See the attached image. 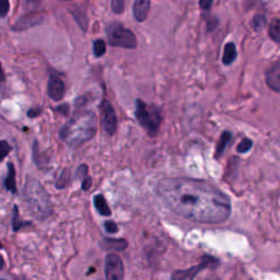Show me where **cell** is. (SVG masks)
I'll return each instance as SVG.
<instances>
[{"instance_id": "obj_1", "label": "cell", "mask_w": 280, "mask_h": 280, "mask_svg": "<svg viewBox=\"0 0 280 280\" xmlns=\"http://www.w3.org/2000/svg\"><path fill=\"white\" fill-rule=\"evenodd\" d=\"M157 192L163 203L184 219L216 224L231 215L230 198L206 181L167 177L159 182Z\"/></svg>"}, {"instance_id": "obj_2", "label": "cell", "mask_w": 280, "mask_h": 280, "mask_svg": "<svg viewBox=\"0 0 280 280\" xmlns=\"http://www.w3.org/2000/svg\"><path fill=\"white\" fill-rule=\"evenodd\" d=\"M96 134V116L88 110H78L59 131V138L70 148H78Z\"/></svg>"}, {"instance_id": "obj_3", "label": "cell", "mask_w": 280, "mask_h": 280, "mask_svg": "<svg viewBox=\"0 0 280 280\" xmlns=\"http://www.w3.org/2000/svg\"><path fill=\"white\" fill-rule=\"evenodd\" d=\"M25 198L32 211L39 217L51 215L52 205L50 197L37 181L29 180L25 185Z\"/></svg>"}, {"instance_id": "obj_4", "label": "cell", "mask_w": 280, "mask_h": 280, "mask_svg": "<svg viewBox=\"0 0 280 280\" xmlns=\"http://www.w3.org/2000/svg\"><path fill=\"white\" fill-rule=\"evenodd\" d=\"M135 114L137 121L149 135L154 136L157 134L161 125L162 116L154 105H148L141 100H137Z\"/></svg>"}, {"instance_id": "obj_5", "label": "cell", "mask_w": 280, "mask_h": 280, "mask_svg": "<svg viewBox=\"0 0 280 280\" xmlns=\"http://www.w3.org/2000/svg\"><path fill=\"white\" fill-rule=\"evenodd\" d=\"M106 35H108L109 44L111 46L135 50L138 45L136 35L130 29H126L118 22H113L108 26Z\"/></svg>"}, {"instance_id": "obj_6", "label": "cell", "mask_w": 280, "mask_h": 280, "mask_svg": "<svg viewBox=\"0 0 280 280\" xmlns=\"http://www.w3.org/2000/svg\"><path fill=\"white\" fill-rule=\"evenodd\" d=\"M218 265V261L215 257H211L209 255L203 256L201 263L198 265L192 266L187 269H180L173 273L171 280H194V278L197 276L199 272L208 267H216Z\"/></svg>"}, {"instance_id": "obj_7", "label": "cell", "mask_w": 280, "mask_h": 280, "mask_svg": "<svg viewBox=\"0 0 280 280\" xmlns=\"http://www.w3.org/2000/svg\"><path fill=\"white\" fill-rule=\"evenodd\" d=\"M106 280H124V265L117 254H109L105 257Z\"/></svg>"}, {"instance_id": "obj_8", "label": "cell", "mask_w": 280, "mask_h": 280, "mask_svg": "<svg viewBox=\"0 0 280 280\" xmlns=\"http://www.w3.org/2000/svg\"><path fill=\"white\" fill-rule=\"evenodd\" d=\"M102 122L105 131L109 135H114L117 130V117L115 110L108 100H104L101 105Z\"/></svg>"}, {"instance_id": "obj_9", "label": "cell", "mask_w": 280, "mask_h": 280, "mask_svg": "<svg viewBox=\"0 0 280 280\" xmlns=\"http://www.w3.org/2000/svg\"><path fill=\"white\" fill-rule=\"evenodd\" d=\"M47 93L52 100L60 101L65 95V83L56 75H51L48 79Z\"/></svg>"}, {"instance_id": "obj_10", "label": "cell", "mask_w": 280, "mask_h": 280, "mask_svg": "<svg viewBox=\"0 0 280 280\" xmlns=\"http://www.w3.org/2000/svg\"><path fill=\"white\" fill-rule=\"evenodd\" d=\"M266 84L272 89L273 91L280 93V63L274 64L267 71L265 75Z\"/></svg>"}, {"instance_id": "obj_11", "label": "cell", "mask_w": 280, "mask_h": 280, "mask_svg": "<svg viewBox=\"0 0 280 280\" xmlns=\"http://www.w3.org/2000/svg\"><path fill=\"white\" fill-rule=\"evenodd\" d=\"M150 11V0H135L132 6L134 18L138 22H144L148 18Z\"/></svg>"}, {"instance_id": "obj_12", "label": "cell", "mask_w": 280, "mask_h": 280, "mask_svg": "<svg viewBox=\"0 0 280 280\" xmlns=\"http://www.w3.org/2000/svg\"><path fill=\"white\" fill-rule=\"evenodd\" d=\"M128 243L124 239H103L101 242V247L109 252H122L127 248Z\"/></svg>"}, {"instance_id": "obj_13", "label": "cell", "mask_w": 280, "mask_h": 280, "mask_svg": "<svg viewBox=\"0 0 280 280\" xmlns=\"http://www.w3.org/2000/svg\"><path fill=\"white\" fill-rule=\"evenodd\" d=\"M42 20H43V18L38 15L24 16L23 18H21L19 21H17V24L13 29L20 30V31L29 29V28H31V26L39 24L42 22Z\"/></svg>"}, {"instance_id": "obj_14", "label": "cell", "mask_w": 280, "mask_h": 280, "mask_svg": "<svg viewBox=\"0 0 280 280\" xmlns=\"http://www.w3.org/2000/svg\"><path fill=\"white\" fill-rule=\"evenodd\" d=\"M238 52L237 47H235V44L230 42L226 43L224 47V55H222V63L224 66H230L233 61L237 59Z\"/></svg>"}, {"instance_id": "obj_15", "label": "cell", "mask_w": 280, "mask_h": 280, "mask_svg": "<svg viewBox=\"0 0 280 280\" xmlns=\"http://www.w3.org/2000/svg\"><path fill=\"white\" fill-rule=\"evenodd\" d=\"M4 186L8 190L12 193H17V185H16V170L12 163L8 164V175L4 180Z\"/></svg>"}, {"instance_id": "obj_16", "label": "cell", "mask_w": 280, "mask_h": 280, "mask_svg": "<svg viewBox=\"0 0 280 280\" xmlns=\"http://www.w3.org/2000/svg\"><path fill=\"white\" fill-rule=\"evenodd\" d=\"M94 206L97 209V211H99L100 215L102 216L109 217L111 216V213H112L111 212L110 207L108 205V203H106L103 195L99 194V195H96V196H94Z\"/></svg>"}, {"instance_id": "obj_17", "label": "cell", "mask_w": 280, "mask_h": 280, "mask_svg": "<svg viewBox=\"0 0 280 280\" xmlns=\"http://www.w3.org/2000/svg\"><path fill=\"white\" fill-rule=\"evenodd\" d=\"M231 138H232V136L229 131H224L221 134V137L219 139V142H218L217 145V148H216V158H220V155L224 152V150L226 148V145L229 144Z\"/></svg>"}, {"instance_id": "obj_18", "label": "cell", "mask_w": 280, "mask_h": 280, "mask_svg": "<svg viewBox=\"0 0 280 280\" xmlns=\"http://www.w3.org/2000/svg\"><path fill=\"white\" fill-rule=\"evenodd\" d=\"M268 35L274 42L280 43V19H274L268 25Z\"/></svg>"}, {"instance_id": "obj_19", "label": "cell", "mask_w": 280, "mask_h": 280, "mask_svg": "<svg viewBox=\"0 0 280 280\" xmlns=\"http://www.w3.org/2000/svg\"><path fill=\"white\" fill-rule=\"evenodd\" d=\"M69 183H70V172L68 168H65V170L61 172L59 179L56 182V187L59 189L65 188V187H67Z\"/></svg>"}, {"instance_id": "obj_20", "label": "cell", "mask_w": 280, "mask_h": 280, "mask_svg": "<svg viewBox=\"0 0 280 280\" xmlns=\"http://www.w3.org/2000/svg\"><path fill=\"white\" fill-rule=\"evenodd\" d=\"M106 52V45L103 39H96V41L93 43V53H94L95 57H102Z\"/></svg>"}, {"instance_id": "obj_21", "label": "cell", "mask_w": 280, "mask_h": 280, "mask_svg": "<svg viewBox=\"0 0 280 280\" xmlns=\"http://www.w3.org/2000/svg\"><path fill=\"white\" fill-rule=\"evenodd\" d=\"M253 146V141L248 138H243L241 142L237 147V151L239 153H246L251 150Z\"/></svg>"}, {"instance_id": "obj_22", "label": "cell", "mask_w": 280, "mask_h": 280, "mask_svg": "<svg viewBox=\"0 0 280 280\" xmlns=\"http://www.w3.org/2000/svg\"><path fill=\"white\" fill-rule=\"evenodd\" d=\"M111 7H112L113 12L116 13V15H122L125 10V0H112Z\"/></svg>"}, {"instance_id": "obj_23", "label": "cell", "mask_w": 280, "mask_h": 280, "mask_svg": "<svg viewBox=\"0 0 280 280\" xmlns=\"http://www.w3.org/2000/svg\"><path fill=\"white\" fill-rule=\"evenodd\" d=\"M266 25V18L263 15H257L252 21V26L255 30H261Z\"/></svg>"}, {"instance_id": "obj_24", "label": "cell", "mask_w": 280, "mask_h": 280, "mask_svg": "<svg viewBox=\"0 0 280 280\" xmlns=\"http://www.w3.org/2000/svg\"><path fill=\"white\" fill-rule=\"evenodd\" d=\"M10 150L11 147L9 146L6 140L0 141V161H2V160L7 157L9 152H10Z\"/></svg>"}, {"instance_id": "obj_25", "label": "cell", "mask_w": 280, "mask_h": 280, "mask_svg": "<svg viewBox=\"0 0 280 280\" xmlns=\"http://www.w3.org/2000/svg\"><path fill=\"white\" fill-rule=\"evenodd\" d=\"M104 228H105L106 232L110 233V234L117 233V231H118V226L114 221H105Z\"/></svg>"}, {"instance_id": "obj_26", "label": "cell", "mask_w": 280, "mask_h": 280, "mask_svg": "<svg viewBox=\"0 0 280 280\" xmlns=\"http://www.w3.org/2000/svg\"><path fill=\"white\" fill-rule=\"evenodd\" d=\"M10 9L9 0H0V18H4Z\"/></svg>"}, {"instance_id": "obj_27", "label": "cell", "mask_w": 280, "mask_h": 280, "mask_svg": "<svg viewBox=\"0 0 280 280\" xmlns=\"http://www.w3.org/2000/svg\"><path fill=\"white\" fill-rule=\"evenodd\" d=\"M21 221H20V218H19V211H18V208L17 206H15V212H13V222H12V225H13V230L18 231L21 229Z\"/></svg>"}, {"instance_id": "obj_28", "label": "cell", "mask_w": 280, "mask_h": 280, "mask_svg": "<svg viewBox=\"0 0 280 280\" xmlns=\"http://www.w3.org/2000/svg\"><path fill=\"white\" fill-rule=\"evenodd\" d=\"M218 23H219V22H218V20L216 19V18H210V19L208 20V22H207V29H208V31H209V32H211L212 30H215L217 28Z\"/></svg>"}, {"instance_id": "obj_29", "label": "cell", "mask_w": 280, "mask_h": 280, "mask_svg": "<svg viewBox=\"0 0 280 280\" xmlns=\"http://www.w3.org/2000/svg\"><path fill=\"white\" fill-rule=\"evenodd\" d=\"M212 2H213V0H201V1H199V6H201L203 10L207 11L211 8Z\"/></svg>"}, {"instance_id": "obj_30", "label": "cell", "mask_w": 280, "mask_h": 280, "mask_svg": "<svg viewBox=\"0 0 280 280\" xmlns=\"http://www.w3.org/2000/svg\"><path fill=\"white\" fill-rule=\"evenodd\" d=\"M77 175L79 177H86L88 176V167L86 166V164H82V166H80L79 168H78V172H77Z\"/></svg>"}, {"instance_id": "obj_31", "label": "cell", "mask_w": 280, "mask_h": 280, "mask_svg": "<svg viewBox=\"0 0 280 280\" xmlns=\"http://www.w3.org/2000/svg\"><path fill=\"white\" fill-rule=\"evenodd\" d=\"M91 185H92V179H91V177H90V176H86V177H84L83 181H82V189H83V190L90 189Z\"/></svg>"}, {"instance_id": "obj_32", "label": "cell", "mask_w": 280, "mask_h": 280, "mask_svg": "<svg viewBox=\"0 0 280 280\" xmlns=\"http://www.w3.org/2000/svg\"><path fill=\"white\" fill-rule=\"evenodd\" d=\"M39 114H41V110L39 109H31V110H29V112H28V116L31 118H33V117L38 116Z\"/></svg>"}, {"instance_id": "obj_33", "label": "cell", "mask_w": 280, "mask_h": 280, "mask_svg": "<svg viewBox=\"0 0 280 280\" xmlns=\"http://www.w3.org/2000/svg\"><path fill=\"white\" fill-rule=\"evenodd\" d=\"M56 111H57V112L64 113L65 115H68L69 108H68L67 104H64V105H61V106H58V108H56Z\"/></svg>"}, {"instance_id": "obj_34", "label": "cell", "mask_w": 280, "mask_h": 280, "mask_svg": "<svg viewBox=\"0 0 280 280\" xmlns=\"http://www.w3.org/2000/svg\"><path fill=\"white\" fill-rule=\"evenodd\" d=\"M84 103H86V97H78V99L75 101V106H81Z\"/></svg>"}, {"instance_id": "obj_35", "label": "cell", "mask_w": 280, "mask_h": 280, "mask_svg": "<svg viewBox=\"0 0 280 280\" xmlns=\"http://www.w3.org/2000/svg\"><path fill=\"white\" fill-rule=\"evenodd\" d=\"M4 80H6V75H4L3 69L1 67V63H0V83L4 82Z\"/></svg>"}, {"instance_id": "obj_36", "label": "cell", "mask_w": 280, "mask_h": 280, "mask_svg": "<svg viewBox=\"0 0 280 280\" xmlns=\"http://www.w3.org/2000/svg\"><path fill=\"white\" fill-rule=\"evenodd\" d=\"M3 266H4V261L2 259V256L0 255V270H1L3 268Z\"/></svg>"}, {"instance_id": "obj_37", "label": "cell", "mask_w": 280, "mask_h": 280, "mask_svg": "<svg viewBox=\"0 0 280 280\" xmlns=\"http://www.w3.org/2000/svg\"><path fill=\"white\" fill-rule=\"evenodd\" d=\"M59 1H70V0H59Z\"/></svg>"}, {"instance_id": "obj_38", "label": "cell", "mask_w": 280, "mask_h": 280, "mask_svg": "<svg viewBox=\"0 0 280 280\" xmlns=\"http://www.w3.org/2000/svg\"><path fill=\"white\" fill-rule=\"evenodd\" d=\"M1 247H2V245H1V244H0V248H1Z\"/></svg>"}, {"instance_id": "obj_39", "label": "cell", "mask_w": 280, "mask_h": 280, "mask_svg": "<svg viewBox=\"0 0 280 280\" xmlns=\"http://www.w3.org/2000/svg\"><path fill=\"white\" fill-rule=\"evenodd\" d=\"M0 280H3V279H0Z\"/></svg>"}]
</instances>
